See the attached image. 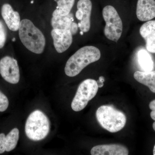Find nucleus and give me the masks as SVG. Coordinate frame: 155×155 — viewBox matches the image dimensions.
Returning a JSON list of instances; mask_svg holds the SVG:
<instances>
[{
	"label": "nucleus",
	"instance_id": "nucleus-1",
	"mask_svg": "<svg viewBox=\"0 0 155 155\" xmlns=\"http://www.w3.org/2000/svg\"><path fill=\"white\" fill-rule=\"evenodd\" d=\"M17 32L21 43L28 51L37 55L44 52L47 46L46 38L32 19L28 17L21 19Z\"/></svg>",
	"mask_w": 155,
	"mask_h": 155
},
{
	"label": "nucleus",
	"instance_id": "nucleus-2",
	"mask_svg": "<svg viewBox=\"0 0 155 155\" xmlns=\"http://www.w3.org/2000/svg\"><path fill=\"white\" fill-rule=\"evenodd\" d=\"M101 57L98 48L93 46L81 48L69 58L65 65V73L69 77H75L87 66L98 61Z\"/></svg>",
	"mask_w": 155,
	"mask_h": 155
},
{
	"label": "nucleus",
	"instance_id": "nucleus-3",
	"mask_svg": "<svg viewBox=\"0 0 155 155\" xmlns=\"http://www.w3.org/2000/svg\"><path fill=\"white\" fill-rule=\"evenodd\" d=\"M51 124L46 115L40 110L33 111L28 116L25 125V133L31 140H42L49 133Z\"/></svg>",
	"mask_w": 155,
	"mask_h": 155
},
{
	"label": "nucleus",
	"instance_id": "nucleus-4",
	"mask_svg": "<svg viewBox=\"0 0 155 155\" xmlns=\"http://www.w3.org/2000/svg\"><path fill=\"white\" fill-rule=\"evenodd\" d=\"M97 120L101 126L111 133L122 130L126 123L124 113L111 106H101L96 113Z\"/></svg>",
	"mask_w": 155,
	"mask_h": 155
},
{
	"label": "nucleus",
	"instance_id": "nucleus-5",
	"mask_svg": "<svg viewBox=\"0 0 155 155\" xmlns=\"http://www.w3.org/2000/svg\"><path fill=\"white\" fill-rule=\"evenodd\" d=\"M98 88L96 81L94 79H87L82 81L72 100L71 104L72 110L79 112L83 110L88 102L95 96Z\"/></svg>",
	"mask_w": 155,
	"mask_h": 155
},
{
	"label": "nucleus",
	"instance_id": "nucleus-6",
	"mask_svg": "<svg viewBox=\"0 0 155 155\" xmlns=\"http://www.w3.org/2000/svg\"><path fill=\"white\" fill-rule=\"evenodd\" d=\"M103 16L106 22L104 33L106 37L117 42L122 35L123 24L116 9L111 5L106 6L103 10Z\"/></svg>",
	"mask_w": 155,
	"mask_h": 155
},
{
	"label": "nucleus",
	"instance_id": "nucleus-7",
	"mask_svg": "<svg viewBox=\"0 0 155 155\" xmlns=\"http://www.w3.org/2000/svg\"><path fill=\"white\" fill-rule=\"evenodd\" d=\"M0 75L9 83L16 84L20 80V70L18 62L11 56H4L0 59Z\"/></svg>",
	"mask_w": 155,
	"mask_h": 155
},
{
	"label": "nucleus",
	"instance_id": "nucleus-8",
	"mask_svg": "<svg viewBox=\"0 0 155 155\" xmlns=\"http://www.w3.org/2000/svg\"><path fill=\"white\" fill-rule=\"evenodd\" d=\"M92 8L91 0H79L77 2L75 16L78 21L77 25L80 32L86 33L90 29Z\"/></svg>",
	"mask_w": 155,
	"mask_h": 155
},
{
	"label": "nucleus",
	"instance_id": "nucleus-9",
	"mask_svg": "<svg viewBox=\"0 0 155 155\" xmlns=\"http://www.w3.org/2000/svg\"><path fill=\"white\" fill-rule=\"evenodd\" d=\"M50 34L54 47L59 54L65 52L72 44L73 35L70 30L52 28Z\"/></svg>",
	"mask_w": 155,
	"mask_h": 155
},
{
	"label": "nucleus",
	"instance_id": "nucleus-10",
	"mask_svg": "<svg viewBox=\"0 0 155 155\" xmlns=\"http://www.w3.org/2000/svg\"><path fill=\"white\" fill-rule=\"evenodd\" d=\"M0 13L7 28L13 32H17L22 19L19 12L11 4L5 3L1 6Z\"/></svg>",
	"mask_w": 155,
	"mask_h": 155
},
{
	"label": "nucleus",
	"instance_id": "nucleus-11",
	"mask_svg": "<svg viewBox=\"0 0 155 155\" xmlns=\"http://www.w3.org/2000/svg\"><path fill=\"white\" fill-rule=\"evenodd\" d=\"M136 14L139 20L143 22L155 18V0H138Z\"/></svg>",
	"mask_w": 155,
	"mask_h": 155
},
{
	"label": "nucleus",
	"instance_id": "nucleus-12",
	"mask_svg": "<svg viewBox=\"0 0 155 155\" xmlns=\"http://www.w3.org/2000/svg\"><path fill=\"white\" fill-rule=\"evenodd\" d=\"M128 150L126 147L118 144L100 145L92 148V155H127Z\"/></svg>",
	"mask_w": 155,
	"mask_h": 155
},
{
	"label": "nucleus",
	"instance_id": "nucleus-13",
	"mask_svg": "<svg viewBox=\"0 0 155 155\" xmlns=\"http://www.w3.org/2000/svg\"><path fill=\"white\" fill-rule=\"evenodd\" d=\"M140 33L145 41L147 51L155 53V20L144 23L140 27Z\"/></svg>",
	"mask_w": 155,
	"mask_h": 155
},
{
	"label": "nucleus",
	"instance_id": "nucleus-14",
	"mask_svg": "<svg viewBox=\"0 0 155 155\" xmlns=\"http://www.w3.org/2000/svg\"><path fill=\"white\" fill-rule=\"evenodd\" d=\"M74 22L73 14L71 12L67 16H63L58 14L55 10L52 13L50 19L51 28L71 30Z\"/></svg>",
	"mask_w": 155,
	"mask_h": 155
},
{
	"label": "nucleus",
	"instance_id": "nucleus-15",
	"mask_svg": "<svg viewBox=\"0 0 155 155\" xmlns=\"http://www.w3.org/2000/svg\"><path fill=\"white\" fill-rule=\"evenodd\" d=\"M134 77L137 81L147 86L151 91L155 93V70L143 72L137 71Z\"/></svg>",
	"mask_w": 155,
	"mask_h": 155
},
{
	"label": "nucleus",
	"instance_id": "nucleus-16",
	"mask_svg": "<svg viewBox=\"0 0 155 155\" xmlns=\"http://www.w3.org/2000/svg\"><path fill=\"white\" fill-rule=\"evenodd\" d=\"M138 59L140 65L145 72L152 70L153 63L151 57L147 51L144 50L140 51L138 54Z\"/></svg>",
	"mask_w": 155,
	"mask_h": 155
},
{
	"label": "nucleus",
	"instance_id": "nucleus-17",
	"mask_svg": "<svg viewBox=\"0 0 155 155\" xmlns=\"http://www.w3.org/2000/svg\"><path fill=\"white\" fill-rule=\"evenodd\" d=\"M56 2V6L55 11L61 16L68 15L75 4V0H54Z\"/></svg>",
	"mask_w": 155,
	"mask_h": 155
},
{
	"label": "nucleus",
	"instance_id": "nucleus-18",
	"mask_svg": "<svg viewBox=\"0 0 155 155\" xmlns=\"http://www.w3.org/2000/svg\"><path fill=\"white\" fill-rule=\"evenodd\" d=\"M19 129L14 128L6 136V151L10 152L15 148L19 140Z\"/></svg>",
	"mask_w": 155,
	"mask_h": 155
},
{
	"label": "nucleus",
	"instance_id": "nucleus-19",
	"mask_svg": "<svg viewBox=\"0 0 155 155\" xmlns=\"http://www.w3.org/2000/svg\"><path fill=\"white\" fill-rule=\"evenodd\" d=\"M7 27L2 19H0V50L5 46L8 39Z\"/></svg>",
	"mask_w": 155,
	"mask_h": 155
},
{
	"label": "nucleus",
	"instance_id": "nucleus-20",
	"mask_svg": "<svg viewBox=\"0 0 155 155\" xmlns=\"http://www.w3.org/2000/svg\"><path fill=\"white\" fill-rule=\"evenodd\" d=\"M9 101L5 95L0 91V112L7 110L9 106Z\"/></svg>",
	"mask_w": 155,
	"mask_h": 155
},
{
	"label": "nucleus",
	"instance_id": "nucleus-21",
	"mask_svg": "<svg viewBox=\"0 0 155 155\" xmlns=\"http://www.w3.org/2000/svg\"><path fill=\"white\" fill-rule=\"evenodd\" d=\"M5 137V134H0V154L3 153L6 151Z\"/></svg>",
	"mask_w": 155,
	"mask_h": 155
},
{
	"label": "nucleus",
	"instance_id": "nucleus-22",
	"mask_svg": "<svg viewBox=\"0 0 155 155\" xmlns=\"http://www.w3.org/2000/svg\"><path fill=\"white\" fill-rule=\"evenodd\" d=\"M104 78L103 76H101L99 78V80L97 81L99 88H101L104 86Z\"/></svg>",
	"mask_w": 155,
	"mask_h": 155
},
{
	"label": "nucleus",
	"instance_id": "nucleus-23",
	"mask_svg": "<svg viewBox=\"0 0 155 155\" xmlns=\"http://www.w3.org/2000/svg\"><path fill=\"white\" fill-rule=\"evenodd\" d=\"M151 118L153 120L155 121L153 124V130L155 131V111L152 110L151 112L150 113Z\"/></svg>",
	"mask_w": 155,
	"mask_h": 155
},
{
	"label": "nucleus",
	"instance_id": "nucleus-24",
	"mask_svg": "<svg viewBox=\"0 0 155 155\" xmlns=\"http://www.w3.org/2000/svg\"><path fill=\"white\" fill-rule=\"evenodd\" d=\"M149 107L151 110L155 111V99L150 103Z\"/></svg>",
	"mask_w": 155,
	"mask_h": 155
},
{
	"label": "nucleus",
	"instance_id": "nucleus-25",
	"mask_svg": "<svg viewBox=\"0 0 155 155\" xmlns=\"http://www.w3.org/2000/svg\"><path fill=\"white\" fill-rule=\"evenodd\" d=\"M153 154L155 155V145L153 150Z\"/></svg>",
	"mask_w": 155,
	"mask_h": 155
}]
</instances>
